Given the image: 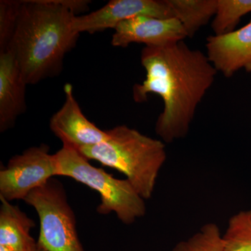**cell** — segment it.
Returning <instances> with one entry per match:
<instances>
[{
  "instance_id": "cell-1",
  "label": "cell",
  "mask_w": 251,
  "mask_h": 251,
  "mask_svg": "<svg viewBox=\"0 0 251 251\" xmlns=\"http://www.w3.org/2000/svg\"><path fill=\"white\" fill-rule=\"evenodd\" d=\"M140 60L146 77L133 86V99L144 103L149 94L159 96L163 110L155 125L157 135L168 144L184 138L217 71L206 54L191 49L184 41L161 47L145 46Z\"/></svg>"
},
{
  "instance_id": "cell-2",
  "label": "cell",
  "mask_w": 251,
  "mask_h": 251,
  "mask_svg": "<svg viewBox=\"0 0 251 251\" xmlns=\"http://www.w3.org/2000/svg\"><path fill=\"white\" fill-rule=\"evenodd\" d=\"M89 2L21 1L14 33L5 50L14 54L27 85L55 76L62 71L64 57L75 47L79 36L73 26L75 14L85 11Z\"/></svg>"
},
{
  "instance_id": "cell-3",
  "label": "cell",
  "mask_w": 251,
  "mask_h": 251,
  "mask_svg": "<svg viewBox=\"0 0 251 251\" xmlns=\"http://www.w3.org/2000/svg\"><path fill=\"white\" fill-rule=\"evenodd\" d=\"M107 131L109 136L105 141L79 152L89 161L94 160L123 173L145 201L150 199L167 160L166 144L126 125Z\"/></svg>"
},
{
  "instance_id": "cell-4",
  "label": "cell",
  "mask_w": 251,
  "mask_h": 251,
  "mask_svg": "<svg viewBox=\"0 0 251 251\" xmlns=\"http://www.w3.org/2000/svg\"><path fill=\"white\" fill-rule=\"evenodd\" d=\"M55 176L72 178L95 190L101 202L97 212L107 215L115 212L124 224H133L146 213L145 200L126 179H119L102 168H96L77 150L63 145L54 153Z\"/></svg>"
},
{
  "instance_id": "cell-5",
  "label": "cell",
  "mask_w": 251,
  "mask_h": 251,
  "mask_svg": "<svg viewBox=\"0 0 251 251\" xmlns=\"http://www.w3.org/2000/svg\"><path fill=\"white\" fill-rule=\"evenodd\" d=\"M25 202L37 212L40 232L37 244L46 251H85L76 228V219L65 188L52 178L31 191Z\"/></svg>"
},
{
  "instance_id": "cell-6",
  "label": "cell",
  "mask_w": 251,
  "mask_h": 251,
  "mask_svg": "<svg viewBox=\"0 0 251 251\" xmlns=\"http://www.w3.org/2000/svg\"><path fill=\"white\" fill-rule=\"evenodd\" d=\"M55 176L54 155L45 144L13 156L0 171V198L11 202L23 200Z\"/></svg>"
},
{
  "instance_id": "cell-7",
  "label": "cell",
  "mask_w": 251,
  "mask_h": 251,
  "mask_svg": "<svg viewBox=\"0 0 251 251\" xmlns=\"http://www.w3.org/2000/svg\"><path fill=\"white\" fill-rule=\"evenodd\" d=\"M145 16L158 18H173L167 0H112L94 12L74 18V30L77 34H90L114 29L126 20Z\"/></svg>"
},
{
  "instance_id": "cell-8",
  "label": "cell",
  "mask_w": 251,
  "mask_h": 251,
  "mask_svg": "<svg viewBox=\"0 0 251 251\" xmlns=\"http://www.w3.org/2000/svg\"><path fill=\"white\" fill-rule=\"evenodd\" d=\"M64 90V103L50 121V128L63 145L79 151L108 139V131L100 129L82 113L74 97L72 84H66Z\"/></svg>"
},
{
  "instance_id": "cell-9",
  "label": "cell",
  "mask_w": 251,
  "mask_h": 251,
  "mask_svg": "<svg viewBox=\"0 0 251 251\" xmlns=\"http://www.w3.org/2000/svg\"><path fill=\"white\" fill-rule=\"evenodd\" d=\"M188 38L182 24L176 18H158L140 16L123 21L117 26L111 44L126 48L131 44L161 47Z\"/></svg>"
},
{
  "instance_id": "cell-10",
  "label": "cell",
  "mask_w": 251,
  "mask_h": 251,
  "mask_svg": "<svg viewBox=\"0 0 251 251\" xmlns=\"http://www.w3.org/2000/svg\"><path fill=\"white\" fill-rule=\"evenodd\" d=\"M205 46L208 59L225 77L242 69L251 74V21L237 30L208 36Z\"/></svg>"
},
{
  "instance_id": "cell-11",
  "label": "cell",
  "mask_w": 251,
  "mask_h": 251,
  "mask_svg": "<svg viewBox=\"0 0 251 251\" xmlns=\"http://www.w3.org/2000/svg\"><path fill=\"white\" fill-rule=\"evenodd\" d=\"M25 79L10 50L0 52V132L14 127L26 110Z\"/></svg>"
},
{
  "instance_id": "cell-12",
  "label": "cell",
  "mask_w": 251,
  "mask_h": 251,
  "mask_svg": "<svg viewBox=\"0 0 251 251\" xmlns=\"http://www.w3.org/2000/svg\"><path fill=\"white\" fill-rule=\"evenodd\" d=\"M0 246L15 251H33L37 245L30 235L34 221L18 206L0 198Z\"/></svg>"
},
{
  "instance_id": "cell-13",
  "label": "cell",
  "mask_w": 251,
  "mask_h": 251,
  "mask_svg": "<svg viewBox=\"0 0 251 251\" xmlns=\"http://www.w3.org/2000/svg\"><path fill=\"white\" fill-rule=\"evenodd\" d=\"M173 17L182 24L188 38H192L214 18L217 0H167Z\"/></svg>"
},
{
  "instance_id": "cell-14",
  "label": "cell",
  "mask_w": 251,
  "mask_h": 251,
  "mask_svg": "<svg viewBox=\"0 0 251 251\" xmlns=\"http://www.w3.org/2000/svg\"><path fill=\"white\" fill-rule=\"evenodd\" d=\"M222 240V251H251V209L229 218Z\"/></svg>"
},
{
  "instance_id": "cell-15",
  "label": "cell",
  "mask_w": 251,
  "mask_h": 251,
  "mask_svg": "<svg viewBox=\"0 0 251 251\" xmlns=\"http://www.w3.org/2000/svg\"><path fill=\"white\" fill-rule=\"evenodd\" d=\"M217 9L211 28L214 35L234 30L243 16L251 12V0H217Z\"/></svg>"
},
{
  "instance_id": "cell-16",
  "label": "cell",
  "mask_w": 251,
  "mask_h": 251,
  "mask_svg": "<svg viewBox=\"0 0 251 251\" xmlns=\"http://www.w3.org/2000/svg\"><path fill=\"white\" fill-rule=\"evenodd\" d=\"M222 234L219 226L209 223L186 240L175 245L172 251H222Z\"/></svg>"
},
{
  "instance_id": "cell-17",
  "label": "cell",
  "mask_w": 251,
  "mask_h": 251,
  "mask_svg": "<svg viewBox=\"0 0 251 251\" xmlns=\"http://www.w3.org/2000/svg\"><path fill=\"white\" fill-rule=\"evenodd\" d=\"M21 1H0V52L7 49L14 33Z\"/></svg>"
},
{
  "instance_id": "cell-18",
  "label": "cell",
  "mask_w": 251,
  "mask_h": 251,
  "mask_svg": "<svg viewBox=\"0 0 251 251\" xmlns=\"http://www.w3.org/2000/svg\"><path fill=\"white\" fill-rule=\"evenodd\" d=\"M0 251H15L9 248L4 247V246H0Z\"/></svg>"
},
{
  "instance_id": "cell-19",
  "label": "cell",
  "mask_w": 251,
  "mask_h": 251,
  "mask_svg": "<svg viewBox=\"0 0 251 251\" xmlns=\"http://www.w3.org/2000/svg\"><path fill=\"white\" fill-rule=\"evenodd\" d=\"M33 251H46V250H44L43 248H41L40 246L39 245V244H37V245H36V247L35 249H34V250Z\"/></svg>"
}]
</instances>
